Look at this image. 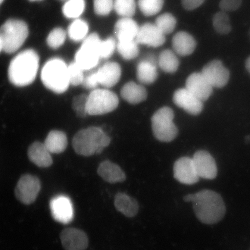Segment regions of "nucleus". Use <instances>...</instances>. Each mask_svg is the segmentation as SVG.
Here are the masks:
<instances>
[{"label":"nucleus","instance_id":"6e6552de","mask_svg":"<svg viewBox=\"0 0 250 250\" xmlns=\"http://www.w3.org/2000/svg\"><path fill=\"white\" fill-rule=\"evenodd\" d=\"M42 188L38 177L33 175H23L19 180L15 189L16 198L24 205H29L35 202Z\"/></svg>","mask_w":250,"mask_h":250},{"label":"nucleus","instance_id":"f8f14e48","mask_svg":"<svg viewBox=\"0 0 250 250\" xmlns=\"http://www.w3.org/2000/svg\"><path fill=\"white\" fill-rule=\"evenodd\" d=\"M193 164L200 178L213 180L217 176V167L210 153L204 150L196 152L193 158Z\"/></svg>","mask_w":250,"mask_h":250},{"label":"nucleus","instance_id":"bb28decb","mask_svg":"<svg viewBox=\"0 0 250 250\" xmlns=\"http://www.w3.org/2000/svg\"><path fill=\"white\" fill-rule=\"evenodd\" d=\"M159 67L166 73H174L179 67V61L176 55L170 50H165L159 55Z\"/></svg>","mask_w":250,"mask_h":250},{"label":"nucleus","instance_id":"412c9836","mask_svg":"<svg viewBox=\"0 0 250 250\" xmlns=\"http://www.w3.org/2000/svg\"><path fill=\"white\" fill-rule=\"evenodd\" d=\"M115 208L125 217H136L139 211V205L136 199L124 192H118L115 196Z\"/></svg>","mask_w":250,"mask_h":250},{"label":"nucleus","instance_id":"f3484780","mask_svg":"<svg viewBox=\"0 0 250 250\" xmlns=\"http://www.w3.org/2000/svg\"><path fill=\"white\" fill-rule=\"evenodd\" d=\"M99 85L109 88L116 85L121 76L120 65L115 62H108L96 71Z\"/></svg>","mask_w":250,"mask_h":250},{"label":"nucleus","instance_id":"de8ad7c7","mask_svg":"<svg viewBox=\"0 0 250 250\" xmlns=\"http://www.w3.org/2000/svg\"><path fill=\"white\" fill-rule=\"evenodd\" d=\"M249 36H250V30H249Z\"/></svg>","mask_w":250,"mask_h":250},{"label":"nucleus","instance_id":"4be33fe9","mask_svg":"<svg viewBox=\"0 0 250 250\" xmlns=\"http://www.w3.org/2000/svg\"><path fill=\"white\" fill-rule=\"evenodd\" d=\"M174 51L181 56H188L194 52L196 42L193 37L185 31H180L172 41Z\"/></svg>","mask_w":250,"mask_h":250},{"label":"nucleus","instance_id":"c85d7f7f","mask_svg":"<svg viewBox=\"0 0 250 250\" xmlns=\"http://www.w3.org/2000/svg\"><path fill=\"white\" fill-rule=\"evenodd\" d=\"M89 31L88 24L85 21L77 19L68 29V36L75 42L85 40Z\"/></svg>","mask_w":250,"mask_h":250},{"label":"nucleus","instance_id":"5701e85b","mask_svg":"<svg viewBox=\"0 0 250 250\" xmlns=\"http://www.w3.org/2000/svg\"><path fill=\"white\" fill-rule=\"evenodd\" d=\"M121 96L125 101L132 104H139L147 98V92L142 85L130 81L123 87L121 91Z\"/></svg>","mask_w":250,"mask_h":250},{"label":"nucleus","instance_id":"ddd939ff","mask_svg":"<svg viewBox=\"0 0 250 250\" xmlns=\"http://www.w3.org/2000/svg\"><path fill=\"white\" fill-rule=\"evenodd\" d=\"M62 248L65 250H86L89 239L84 231L74 228H65L60 235Z\"/></svg>","mask_w":250,"mask_h":250},{"label":"nucleus","instance_id":"09e8293b","mask_svg":"<svg viewBox=\"0 0 250 250\" xmlns=\"http://www.w3.org/2000/svg\"></svg>","mask_w":250,"mask_h":250},{"label":"nucleus","instance_id":"a878e982","mask_svg":"<svg viewBox=\"0 0 250 250\" xmlns=\"http://www.w3.org/2000/svg\"><path fill=\"white\" fill-rule=\"evenodd\" d=\"M100 59L98 54L93 50L81 45L75 57V62L85 71L95 67L98 64Z\"/></svg>","mask_w":250,"mask_h":250},{"label":"nucleus","instance_id":"c9c22d12","mask_svg":"<svg viewBox=\"0 0 250 250\" xmlns=\"http://www.w3.org/2000/svg\"><path fill=\"white\" fill-rule=\"evenodd\" d=\"M66 39V33L62 28H56L49 33L47 43L52 48L57 49L63 44Z\"/></svg>","mask_w":250,"mask_h":250},{"label":"nucleus","instance_id":"9b49d317","mask_svg":"<svg viewBox=\"0 0 250 250\" xmlns=\"http://www.w3.org/2000/svg\"><path fill=\"white\" fill-rule=\"evenodd\" d=\"M173 173L175 179L186 185H193L198 183L200 179L193 159L189 157L178 159L174 165Z\"/></svg>","mask_w":250,"mask_h":250},{"label":"nucleus","instance_id":"f03ea898","mask_svg":"<svg viewBox=\"0 0 250 250\" xmlns=\"http://www.w3.org/2000/svg\"><path fill=\"white\" fill-rule=\"evenodd\" d=\"M39 61V55L33 50L28 49L20 53L9 65V81L18 87L30 85L36 79Z\"/></svg>","mask_w":250,"mask_h":250},{"label":"nucleus","instance_id":"20e7f679","mask_svg":"<svg viewBox=\"0 0 250 250\" xmlns=\"http://www.w3.org/2000/svg\"><path fill=\"white\" fill-rule=\"evenodd\" d=\"M41 77L46 88L55 93L65 92L70 85L68 66L61 59H52L47 62Z\"/></svg>","mask_w":250,"mask_h":250},{"label":"nucleus","instance_id":"473e14b6","mask_svg":"<svg viewBox=\"0 0 250 250\" xmlns=\"http://www.w3.org/2000/svg\"><path fill=\"white\" fill-rule=\"evenodd\" d=\"M164 2V0H139L138 5L144 15L150 17L161 11Z\"/></svg>","mask_w":250,"mask_h":250},{"label":"nucleus","instance_id":"a18cd8bd","mask_svg":"<svg viewBox=\"0 0 250 250\" xmlns=\"http://www.w3.org/2000/svg\"><path fill=\"white\" fill-rule=\"evenodd\" d=\"M4 0H0V5H1L3 1H4Z\"/></svg>","mask_w":250,"mask_h":250},{"label":"nucleus","instance_id":"79ce46f5","mask_svg":"<svg viewBox=\"0 0 250 250\" xmlns=\"http://www.w3.org/2000/svg\"><path fill=\"white\" fill-rule=\"evenodd\" d=\"M205 0H182L183 7L187 10H193L203 4Z\"/></svg>","mask_w":250,"mask_h":250},{"label":"nucleus","instance_id":"4468645a","mask_svg":"<svg viewBox=\"0 0 250 250\" xmlns=\"http://www.w3.org/2000/svg\"><path fill=\"white\" fill-rule=\"evenodd\" d=\"M186 88L204 102L210 98L213 87L202 73H194L188 77Z\"/></svg>","mask_w":250,"mask_h":250},{"label":"nucleus","instance_id":"423d86ee","mask_svg":"<svg viewBox=\"0 0 250 250\" xmlns=\"http://www.w3.org/2000/svg\"><path fill=\"white\" fill-rule=\"evenodd\" d=\"M174 117L173 109L168 107H162L153 115L152 129L156 139L168 143L176 138L179 131L173 123Z\"/></svg>","mask_w":250,"mask_h":250},{"label":"nucleus","instance_id":"e433bc0d","mask_svg":"<svg viewBox=\"0 0 250 250\" xmlns=\"http://www.w3.org/2000/svg\"><path fill=\"white\" fill-rule=\"evenodd\" d=\"M88 95L85 94L75 96L72 102V107L78 117H85L87 115L86 112L87 100Z\"/></svg>","mask_w":250,"mask_h":250},{"label":"nucleus","instance_id":"ea45409f","mask_svg":"<svg viewBox=\"0 0 250 250\" xmlns=\"http://www.w3.org/2000/svg\"><path fill=\"white\" fill-rule=\"evenodd\" d=\"M242 0H221L219 7L222 11L233 12L237 10L241 6Z\"/></svg>","mask_w":250,"mask_h":250},{"label":"nucleus","instance_id":"dca6fc26","mask_svg":"<svg viewBox=\"0 0 250 250\" xmlns=\"http://www.w3.org/2000/svg\"><path fill=\"white\" fill-rule=\"evenodd\" d=\"M165 36L155 24L146 23L140 27L136 41L140 44L156 48L164 44Z\"/></svg>","mask_w":250,"mask_h":250},{"label":"nucleus","instance_id":"b1692460","mask_svg":"<svg viewBox=\"0 0 250 250\" xmlns=\"http://www.w3.org/2000/svg\"><path fill=\"white\" fill-rule=\"evenodd\" d=\"M156 64L152 59L140 62L137 67V78L139 82L146 85L154 83L157 78Z\"/></svg>","mask_w":250,"mask_h":250},{"label":"nucleus","instance_id":"9d476101","mask_svg":"<svg viewBox=\"0 0 250 250\" xmlns=\"http://www.w3.org/2000/svg\"><path fill=\"white\" fill-rule=\"evenodd\" d=\"M50 209L53 218L59 223L67 224L73 220V203L66 196L58 195L52 198L50 202Z\"/></svg>","mask_w":250,"mask_h":250},{"label":"nucleus","instance_id":"7ed1b4c3","mask_svg":"<svg viewBox=\"0 0 250 250\" xmlns=\"http://www.w3.org/2000/svg\"><path fill=\"white\" fill-rule=\"evenodd\" d=\"M111 139L98 127H89L76 134L72 142L77 154L90 156L101 154L110 144Z\"/></svg>","mask_w":250,"mask_h":250},{"label":"nucleus","instance_id":"cd10ccee","mask_svg":"<svg viewBox=\"0 0 250 250\" xmlns=\"http://www.w3.org/2000/svg\"><path fill=\"white\" fill-rule=\"evenodd\" d=\"M214 30L221 35H227L232 30L230 21L227 12L220 11L215 14L212 19Z\"/></svg>","mask_w":250,"mask_h":250},{"label":"nucleus","instance_id":"0eeeda50","mask_svg":"<svg viewBox=\"0 0 250 250\" xmlns=\"http://www.w3.org/2000/svg\"><path fill=\"white\" fill-rule=\"evenodd\" d=\"M119 99L116 94L105 89L92 90L87 97L86 112L89 115L109 113L118 107Z\"/></svg>","mask_w":250,"mask_h":250},{"label":"nucleus","instance_id":"37998d69","mask_svg":"<svg viewBox=\"0 0 250 250\" xmlns=\"http://www.w3.org/2000/svg\"><path fill=\"white\" fill-rule=\"evenodd\" d=\"M246 67L250 74V56L247 59L246 62Z\"/></svg>","mask_w":250,"mask_h":250},{"label":"nucleus","instance_id":"393cba45","mask_svg":"<svg viewBox=\"0 0 250 250\" xmlns=\"http://www.w3.org/2000/svg\"><path fill=\"white\" fill-rule=\"evenodd\" d=\"M44 145L51 154H61L65 151L67 146L66 134L62 131H51L46 137Z\"/></svg>","mask_w":250,"mask_h":250},{"label":"nucleus","instance_id":"6ab92c4d","mask_svg":"<svg viewBox=\"0 0 250 250\" xmlns=\"http://www.w3.org/2000/svg\"><path fill=\"white\" fill-rule=\"evenodd\" d=\"M139 27L131 18H123L115 24L114 31L118 42L136 40Z\"/></svg>","mask_w":250,"mask_h":250},{"label":"nucleus","instance_id":"a211bd4d","mask_svg":"<svg viewBox=\"0 0 250 250\" xmlns=\"http://www.w3.org/2000/svg\"><path fill=\"white\" fill-rule=\"evenodd\" d=\"M51 154L44 143L39 142L31 144L27 151L30 161L40 167H48L52 165Z\"/></svg>","mask_w":250,"mask_h":250},{"label":"nucleus","instance_id":"72a5a7b5","mask_svg":"<svg viewBox=\"0 0 250 250\" xmlns=\"http://www.w3.org/2000/svg\"><path fill=\"white\" fill-rule=\"evenodd\" d=\"M155 24L166 35L173 32L176 26V20L171 14L165 13L159 16L156 19Z\"/></svg>","mask_w":250,"mask_h":250},{"label":"nucleus","instance_id":"2f4dec72","mask_svg":"<svg viewBox=\"0 0 250 250\" xmlns=\"http://www.w3.org/2000/svg\"><path fill=\"white\" fill-rule=\"evenodd\" d=\"M114 9L123 18L132 17L136 12L135 0H114Z\"/></svg>","mask_w":250,"mask_h":250},{"label":"nucleus","instance_id":"f704fd0d","mask_svg":"<svg viewBox=\"0 0 250 250\" xmlns=\"http://www.w3.org/2000/svg\"><path fill=\"white\" fill-rule=\"evenodd\" d=\"M83 71L76 62H72L68 65V74L70 85L75 86L82 85L85 78Z\"/></svg>","mask_w":250,"mask_h":250},{"label":"nucleus","instance_id":"c03bdc74","mask_svg":"<svg viewBox=\"0 0 250 250\" xmlns=\"http://www.w3.org/2000/svg\"><path fill=\"white\" fill-rule=\"evenodd\" d=\"M2 51L1 41H0V52Z\"/></svg>","mask_w":250,"mask_h":250},{"label":"nucleus","instance_id":"f257e3e1","mask_svg":"<svg viewBox=\"0 0 250 250\" xmlns=\"http://www.w3.org/2000/svg\"><path fill=\"white\" fill-rule=\"evenodd\" d=\"M183 200L193 203L196 217L204 224H216L226 214V206L223 198L214 190H202L184 196Z\"/></svg>","mask_w":250,"mask_h":250},{"label":"nucleus","instance_id":"2eb2a0df","mask_svg":"<svg viewBox=\"0 0 250 250\" xmlns=\"http://www.w3.org/2000/svg\"><path fill=\"white\" fill-rule=\"evenodd\" d=\"M173 100L175 104L190 115H199L203 110V102L186 88L177 90L174 93Z\"/></svg>","mask_w":250,"mask_h":250},{"label":"nucleus","instance_id":"a19ab883","mask_svg":"<svg viewBox=\"0 0 250 250\" xmlns=\"http://www.w3.org/2000/svg\"><path fill=\"white\" fill-rule=\"evenodd\" d=\"M82 85L86 89H96L99 85L96 71L85 77Z\"/></svg>","mask_w":250,"mask_h":250},{"label":"nucleus","instance_id":"58836bf2","mask_svg":"<svg viewBox=\"0 0 250 250\" xmlns=\"http://www.w3.org/2000/svg\"><path fill=\"white\" fill-rule=\"evenodd\" d=\"M116 48V43L114 39L109 38L102 40L101 47H100V58L107 59L111 57Z\"/></svg>","mask_w":250,"mask_h":250},{"label":"nucleus","instance_id":"1a4fd4ad","mask_svg":"<svg viewBox=\"0 0 250 250\" xmlns=\"http://www.w3.org/2000/svg\"><path fill=\"white\" fill-rule=\"evenodd\" d=\"M201 73L213 87L222 88L229 80L230 73L219 60L208 62L203 68Z\"/></svg>","mask_w":250,"mask_h":250},{"label":"nucleus","instance_id":"c756f323","mask_svg":"<svg viewBox=\"0 0 250 250\" xmlns=\"http://www.w3.org/2000/svg\"><path fill=\"white\" fill-rule=\"evenodd\" d=\"M117 49L119 54L125 60H132L139 55L138 43L136 40L118 42Z\"/></svg>","mask_w":250,"mask_h":250},{"label":"nucleus","instance_id":"49530a36","mask_svg":"<svg viewBox=\"0 0 250 250\" xmlns=\"http://www.w3.org/2000/svg\"><path fill=\"white\" fill-rule=\"evenodd\" d=\"M31 1H40V0H30Z\"/></svg>","mask_w":250,"mask_h":250},{"label":"nucleus","instance_id":"7c9ffc66","mask_svg":"<svg viewBox=\"0 0 250 250\" xmlns=\"http://www.w3.org/2000/svg\"><path fill=\"white\" fill-rule=\"evenodd\" d=\"M85 8V0H68L62 11L65 17L77 19L82 15Z\"/></svg>","mask_w":250,"mask_h":250},{"label":"nucleus","instance_id":"39448f33","mask_svg":"<svg viewBox=\"0 0 250 250\" xmlns=\"http://www.w3.org/2000/svg\"><path fill=\"white\" fill-rule=\"evenodd\" d=\"M29 35V29L23 21L11 20L0 29V41L2 51L13 54L23 44Z\"/></svg>","mask_w":250,"mask_h":250},{"label":"nucleus","instance_id":"aec40b11","mask_svg":"<svg viewBox=\"0 0 250 250\" xmlns=\"http://www.w3.org/2000/svg\"><path fill=\"white\" fill-rule=\"evenodd\" d=\"M98 173L106 182L110 184L123 183L126 179L123 170L118 165L109 161L100 164Z\"/></svg>","mask_w":250,"mask_h":250},{"label":"nucleus","instance_id":"4c0bfd02","mask_svg":"<svg viewBox=\"0 0 250 250\" xmlns=\"http://www.w3.org/2000/svg\"><path fill=\"white\" fill-rule=\"evenodd\" d=\"M95 13L100 16H106L114 9V0H93Z\"/></svg>","mask_w":250,"mask_h":250}]
</instances>
